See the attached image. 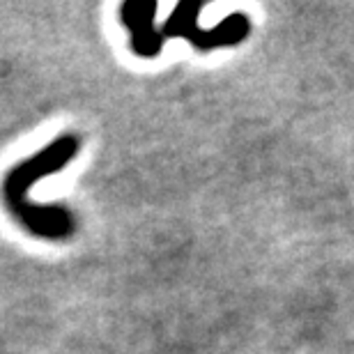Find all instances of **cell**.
Here are the masks:
<instances>
[{
	"mask_svg": "<svg viewBox=\"0 0 354 354\" xmlns=\"http://www.w3.org/2000/svg\"><path fill=\"white\" fill-rule=\"evenodd\" d=\"M154 3H124L120 7V21L129 30V48L138 58H157L166 39L154 26Z\"/></svg>",
	"mask_w": 354,
	"mask_h": 354,
	"instance_id": "cell-2",
	"label": "cell"
},
{
	"mask_svg": "<svg viewBox=\"0 0 354 354\" xmlns=\"http://www.w3.org/2000/svg\"><path fill=\"white\" fill-rule=\"evenodd\" d=\"M203 12L201 3H182L177 5L168 21L161 26V37H182L191 41L198 51H212V48H225V46H237L249 37L251 32V21L246 14L235 12L228 14L221 24L203 30L198 28V14Z\"/></svg>",
	"mask_w": 354,
	"mask_h": 354,
	"instance_id": "cell-1",
	"label": "cell"
}]
</instances>
